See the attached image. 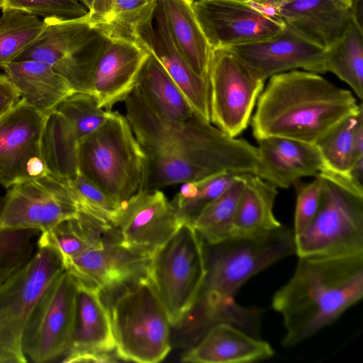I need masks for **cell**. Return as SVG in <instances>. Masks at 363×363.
Wrapping results in <instances>:
<instances>
[{"instance_id":"1","label":"cell","mask_w":363,"mask_h":363,"mask_svg":"<svg viewBox=\"0 0 363 363\" xmlns=\"http://www.w3.org/2000/svg\"><path fill=\"white\" fill-rule=\"evenodd\" d=\"M127 118L147 158L144 189L223 173L257 174V146L232 137L194 113L182 121L160 116L135 87L123 100Z\"/></svg>"},{"instance_id":"2","label":"cell","mask_w":363,"mask_h":363,"mask_svg":"<svg viewBox=\"0 0 363 363\" xmlns=\"http://www.w3.org/2000/svg\"><path fill=\"white\" fill-rule=\"evenodd\" d=\"M363 297V254L301 257L272 306L286 330L282 345L291 348L337 320Z\"/></svg>"},{"instance_id":"3","label":"cell","mask_w":363,"mask_h":363,"mask_svg":"<svg viewBox=\"0 0 363 363\" xmlns=\"http://www.w3.org/2000/svg\"><path fill=\"white\" fill-rule=\"evenodd\" d=\"M256 104L250 122L257 140L280 137L313 145L362 108L350 91L296 69L271 77Z\"/></svg>"},{"instance_id":"4","label":"cell","mask_w":363,"mask_h":363,"mask_svg":"<svg viewBox=\"0 0 363 363\" xmlns=\"http://www.w3.org/2000/svg\"><path fill=\"white\" fill-rule=\"evenodd\" d=\"M294 254L293 229L283 225L255 237L205 243L206 276L196 302L202 324L208 329L228 323L259 337L260 312L239 305L235 296L253 276Z\"/></svg>"},{"instance_id":"5","label":"cell","mask_w":363,"mask_h":363,"mask_svg":"<svg viewBox=\"0 0 363 363\" xmlns=\"http://www.w3.org/2000/svg\"><path fill=\"white\" fill-rule=\"evenodd\" d=\"M79 173L118 205L144 189L147 158L125 118L109 111L78 147Z\"/></svg>"},{"instance_id":"6","label":"cell","mask_w":363,"mask_h":363,"mask_svg":"<svg viewBox=\"0 0 363 363\" xmlns=\"http://www.w3.org/2000/svg\"><path fill=\"white\" fill-rule=\"evenodd\" d=\"M145 275L171 325H178L196 304L206 276L205 243L190 223L151 255Z\"/></svg>"},{"instance_id":"7","label":"cell","mask_w":363,"mask_h":363,"mask_svg":"<svg viewBox=\"0 0 363 363\" xmlns=\"http://www.w3.org/2000/svg\"><path fill=\"white\" fill-rule=\"evenodd\" d=\"M111 318L121 359L157 363L169 354L171 324L146 275L131 281L116 298Z\"/></svg>"},{"instance_id":"8","label":"cell","mask_w":363,"mask_h":363,"mask_svg":"<svg viewBox=\"0 0 363 363\" xmlns=\"http://www.w3.org/2000/svg\"><path fill=\"white\" fill-rule=\"evenodd\" d=\"M37 250L22 268L0 284V363H26L23 339L40 298L65 270L50 245L37 242Z\"/></svg>"},{"instance_id":"9","label":"cell","mask_w":363,"mask_h":363,"mask_svg":"<svg viewBox=\"0 0 363 363\" xmlns=\"http://www.w3.org/2000/svg\"><path fill=\"white\" fill-rule=\"evenodd\" d=\"M317 212L299 235L295 254L339 257L363 254V195L327 176Z\"/></svg>"},{"instance_id":"10","label":"cell","mask_w":363,"mask_h":363,"mask_svg":"<svg viewBox=\"0 0 363 363\" xmlns=\"http://www.w3.org/2000/svg\"><path fill=\"white\" fill-rule=\"evenodd\" d=\"M108 113L91 94L75 92L46 116L42 146L49 174L64 180L79 174V143L105 122Z\"/></svg>"},{"instance_id":"11","label":"cell","mask_w":363,"mask_h":363,"mask_svg":"<svg viewBox=\"0 0 363 363\" xmlns=\"http://www.w3.org/2000/svg\"><path fill=\"white\" fill-rule=\"evenodd\" d=\"M208 80L210 121L235 138L247 128L264 82L226 48L212 50Z\"/></svg>"},{"instance_id":"12","label":"cell","mask_w":363,"mask_h":363,"mask_svg":"<svg viewBox=\"0 0 363 363\" xmlns=\"http://www.w3.org/2000/svg\"><path fill=\"white\" fill-rule=\"evenodd\" d=\"M76 292L74 279L65 270L43 294L23 339L28 361L46 363L66 354L74 329Z\"/></svg>"},{"instance_id":"13","label":"cell","mask_w":363,"mask_h":363,"mask_svg":"<svg viewBox=\"0 0 363 363\" xmlns=\"http://www.w3.org/2000/svg\"><path fill=\"white\" fill-rule=\"evenodd\" d=\"M192 6L212 50L267 39L285 26L272 9L252 0H198Z\"/></svg>"},{"instance_id":"14","label":"cell","mask_w":363,"mask_h":363,"mask_svg":"<svg viewBox=\"0 0 363 363\" xmlns=\"http://www.w3.org/2000/svg\"><path fill=\"white\" fill-rule=\"evenodd\" d=\"M77 213L67 180L48 174L11 186L5 196L0 229L45 233Z\"/></svg>"},{"instance_id":"15","label":"cell","mask_w":363,"mask_h":363,"mask_svg":"<svg viewBox=\"0 0 363 363\" xmlns=\"http://www.w3.org/2000/svg\"><path fill=\"white\" fill-rule=\"evenodd\" d=\"M45 119L21 99L0 119V184L4 188L49 174L42 146Z\"/></svg>"},{"instance_id":"16","label":"cell","mask_w":363,"mask_h":363,"mask_svg":"<svg viewBox=\"0 0 363 363\" xmlns=\"http://www.w3.org/2000/svg\"><path fill=\"white\" fill-rule=\"evenodd\" d=\"M226 49L264 82L274 75L298 68L318 74L326 72L325 49L286 23L272 37Z\"/></svg>"},{"instance_id":"17","label":"cell","mask_w":363,"mask_h":363,"mask_svg":"<svg viewBox=\"0 0 363 363\" xmlns=\"http://www.w3.org/2000/svg\"><path fill=\"white\" fill-rule=\"evenodd\" d=\"M184 222L160 189H143L121 205L114 230L121 244L151 255Z\"/></svg>"},{"instance_id":"18","label":"cell","mask_w":363,"mask_h":363,"mask_svg":"<svg viewBox=\"0 0 363 363\" xmlns=\"http://www.w3.org/2000/svg\"><path fill=\"white\" fill-rule=\"evenodd\" d=\"M150 257L123 246L112 228L100 246L65 261L64 266L74 279L106 291L145 275Z\"/></svg>"},{"instance_id":"19","label":"cell","mask_w":363,"mask_h":363,"mask_svg":"<svg viewBox=\"0 0 363 363\" xmlns=\"http://www.w3.org/2000/svg\"><path fill=\"white\" fill-rule=\"evenodd\" d=\"M135 43L150 52L182 91L194 111L210 121L209 80L196 74L177 49L160 0L151 17L136 30Z\"/></svg>"},{"instance_id":"20","label":"cell","mask_w":363,"mask_h":363,"mask_svg":"<svg viewBox=\"0 0 363 363\" xmlns=\"http://www.w3.org/2000/svg\"><path fill=\"white\" fill-rule=\"evenodd\" d=\"M148 55L136 43L108 38L89 72L84 93L93 96L100 108L111 111L133 89Z\"/></svg>"},{"instance_id":"21","label":"cell","mask_w":363,"mask_h":363,"mask_svg":"<svg viewBox=\"0 0 363 363\" xmlns=\"http://www.w3.org/2000/svg\"><path fill=\"white\" fill-rule=\"evenodd\" d=\"M257 141L256 174L277 188H289L304 177H316L325 167L316 145L280 137Z\"/></svg>"},{"instance_id":"22","label":"cell","mask_w":363,"mask_h":363,"mask_svg":"<svg viewBox=\"0 0 363 363\" xmlns=\"http://www.w3.org/2000/svg\"><path fill=\"white\" fill-rule=\"evenodd\" d=\"M74 278V277H73ZM75 318L71 344L62 362H73L85 353H111L116 344L111 313L101 290L76 279Z\"/></svg>"},{"instance_id":"23","label":"cell","mask_w":363,"mask_h":363,"mask_svg":"<svg viewBox=\"0 0 363 363\" xmlns=\"http://www.w3.org/2000/svg\"><path fill=\"white\" fill-rule=\"evenodd\" d=\"M272 347L238 326L218 323L209 328L201 340L182 356L184 362L250 363L271 358Z\"/></svg>"},{"instance_id":"24","label":"cell","mask_w":363,"mask_h":363,"mask_svg":"<svg viewBox=\"0 0 363 363\" xmlns=\"http://www.w3.org/2000/svg\"><path fill=\"white\" fill-rule=\"evenodd\" d=\"M272 8L284 23L325 49L352 21L349 6L340 0H290Z\"/></svg>"},{"instance_id":"25","label":"cell","mask_w":363,"mask_h":363,"mask_svg":"<svg viewBox=\"0 0 363 363\" xmlns=\"http://www.w3.org/2000/svg\"><path fill=\"white\" fill-rule=\"evenodd\" d=\"M2 69L18 89L21 99L45 116L76 92L66 79L42 62L13 61Z\"/></svg>"},{"instance_id":"26","label":"cell","mask_w":363,"mask_h":363,"mask_svg":"<svg viewBox=\"0 0 363 363\" xmlns=\"http://www.w3.org/2000/svg\"><path fill=\"white\" fill-rule=\"evenodd\" d=\"M170 35L182 57L200 77L208 78L212 48L190 0H160Z\"/></svg>"},{"instance_id":"27","label":"cell","mask_w":363,"mask_h":363,"mask_svg":"<svg viewBox=\"0 0 363 363\" xmlns=\"http://www.w3.org/2000/svg\"><path fill=\"white\" fill-rule=\"evenodd\" d=\"M277 194L274 185L257 174H247L230 237H255L280 228L273 211Z\"/></svg>"},{"instance_id":"28","label":"cell","mask_w":363,"mask_h":363,"mask_svg":"<svg viewBox=\"0 0 363 363\" xmlns=\"http://www.w3.org/2000/svg\"><path fill=\"white\" fill-rule=\"evenodd\" d=\"M148 52L138 75L135 87L162 118L171 121L190 118L195 112L185 96L159 60Z\"/></svg>"},{"instance_id":"29","label":"cell","mask_w":363,"mask_h":363,"mask_svg":"<svg viewBox=\"0 0 363 363\" xmlns=\"http://www.w3.org/2000/svg\"><path fill=\"white\" fill-rule=\"evenodd\" d=\"M112 228L96 218L78 211L77 216L61 222L49 231L40 233L37 242L56 250L64 264L87 250L100 246Z\"/></svg>"},{"instance_id":"30","label":"cell","mask_w":363,"mask_h":363,"mask_svg":"<svg viewBox=\"0 0 363 363\" xmlns=\"http://www.w3.org/2000/svg\"><path fill=\"white\" fill-rule=\"evenodd\" d=\"M326 72L347 83L360 99L363 96V31L352 21L343 34L325 49Z\"/></svg>"},{"instance_id":"31","label":"cell","mask_w":363,"mask_h":363,"mask_svg":"<svg viewBox=\"0 0 363 363\" xmlns=\"http://www.w3.org/2000/svg\"><path fill=\"white\" fill-rule=\"evenodd\" d=\"M246 174H238L231 185L190 223L205 243L215 244L230 238Z\"/></svg>"},{"instance_id":"32","label":"cell","mask_w":363,"mask_h":363,"mask_svg":"<svg viewBox=\"0 0 363 363\" xmlns=\"http://www.w3.org/2000/svg\"><path fill=\"white\" fill-rule=\"evenodd\" d=\"M45 22L18 9L2 11L0 16V68L13 62L41 33Z\"/></svg>"},{"instance_id":"33","label":"cell","mask_w":363,"mask_h":363,"mask_svg":"<svg viewBox=\"0 0 363 363\" xmlns=\"http://www.w3.org/2000/svg\"><path fill=\"white\" fill-rule=\"evenodd\" d=\"M362 122V108L343 119L316 144L324 162L323 171L346 176L354 161V138Z\"/></svg>"},{"instance_id":"34","label":"cell","mask_w":363,"mask_h":363,"mask_svg":"<svg viewBox=\"0 0 363 363\" xmlns=\"http://www.w3.org/2000/svg\"><path fill=\"white\" fill-rule=\"evenodd\" d=\"M238 174L223 173L201 180L183 183L170 201L183 222L191 223L211 202L222 194Z\"/></svg>"},{"instance_id":"35","label":"cell","mask_w":363,"mask_h":363,"mask_svg":"<svg viewBox=\"0 0 363 363\" xmlns=\"http://www.w3.org/2000/svg\"><path fill=\"white\" fill-rule=\"evenodd\" d=\"M78 211L88 213L114 228L121 206L91 181L79 173L67 180Z\"/></svg>"},{"instance_id":"36","label":"cell","mask_w":363,"mask_h":363,"mask_svg":"<svg viewBox=\"0 0 363 363\" xmlns=\"http://www.w3.org/2000/svg\"><path fill=\"white\" fill-rule=\"evenodd\" d=\"M40 234L34 229H0V284L31 259Z\"/></svg>"},{"instance_id":"37","label":"cell","mask_w":363,"mask_h":363,"mask_svg":"<svg viewBox=\"0 0 363 363\" xmlns=\"http://www.w3.org/2000/svg\"><path fill=\"white\" fill-rule=\"evenodd\" d=\"M157 2L152 0L141 6L108 15L91 25L108 39L135 43L138 27L152 16Z\"/></svg>"},{"instance_id":"38","label":"cell","mask_w":363,"mask_h":363,"mask_svg":"<svg viewBox=\"0 0 363 363\" xmlns=\"http://www.w3.org/2000/svg\"><path fill=\"white\" fill-rule=\"evenodd\" d=\"M1 11L18 9L43 20L71 21L89 17L88 9L76 0H1Z\"/></svg>"},{"instance_id":"39","label":"cell","mask_w":363,"mask_h":363,"mask_svg":"<svg viewBox=\"0 0 363 363\" xmlns=\"http://www.w3.org/2000/svg\"><path fill=\"white\" fill-rule=\"evenodd\" d=\"M296 191V202L293 232L294 237L301 234L314 218L320 200L323 178L318 174L308 183L294 184Z\"/></svg>"},{"instance_id":"40","label":"cell","mask_w":363,"mask_h":363,"mask_svg":"<svg viewBox=\"0 0 363 363\" xmlns=\"http://www.w3.org/2000/svg\"><path fill=\"white\" fill-rule=\"evenodd\" d=\"M21 101L18 89L5 74H0V119Z\"/></svg>"},{"instance_id":"41","label":"cell","mask_w":363,"mask_h":363,"mask_svg":"<svg viewBox=\"0 0 363 363\" xmlns=\"http://www.w3.org/2000/svg\"><path fill=\"white\" fill-rule=\"evenodd\" d=\"M151 1L152 0H114L111 10L106 16L141 6Z\"/></svg>"},{"instance_id":"42","label":"cell","mask_w":363,"mask_h":363,"mask_svg":"<svg viewBox=\"0 0 363 363\" xmlns=\"http://www.w3.org/2000/svg\"><path fill=\"white\" fill-rule=\"evenodd\" d=\"M363 0H350L349 9L351 14L352 21L363 31L362 17H363Z\"/></svg>"},{"instance_id":"43","label":"cell","mask_w":363,"mask_h":363,"mask_svg":"<svg viewBox=\"0 0 363 363\" xmlns=\"http://www.w3.org/2000/svg\"><path fill=\"white\" fill-rule=\"evenodd\" d=\"M361 157H363V122L358 125L354 138V160Z\"/></svg>"},{"instance_id":"44","label":"cell","mask_w":363,"mask_h":363,"mask_svg":"<svg viewBox=\"0 0 363 363\" xmlns=\"http://www.w3.org/2000/svg\"><path fill=\"white\" fill-rule=\"evenodd\" d=\"M256 1H258V2H260V3L266 4L269 5L270 7L272 8L273 6L277 4L288 1H290V0H256ZM340 1L344 2L345 4H346L349 6V5H350V0H340Z\"/></svg>"},{"instance_id":"45","label":"cell","mask_w":363,"mask_h":363,"mask_svg":"<svg viewBox=\"0 0 363 363\" xmlns=\"http://www.w3.org/2000/svg\"><path fill=\"white\" fill-rule=\"evenodd\" d=\"M5 203V196L0 197V218Z\"/></svg>"},{"instance_id":"46","label":"cell","mask_w":363,"mask_h":363,"mask_svg":"<svg viewBox=\"0 0 363 363\" xmlns=\"http://www.w3.org/2000/svg\"><path fill=\"white\" fill-rule=\"evenodd\" d=\"M1 7H2V3H1V0H0V9L1 10Z\"/></svg>"},{"instance_id":"47","label":"cell","mask_w":363,"mask_h":363,"mask_svg":"<svg viewBox=\"0 0 363 363\" xmlns=\"http://www.w3.org/2000/svg\"><path fill=\"white\" fill-rule=\"evenodd\" d=\"M192 3L194 2V1H196L198 0H190Z\"/></svg>"},{"instance_id":"48","label":"cell","mask_w":363,"mask_h":363,"mask_svg":"<svg viewBox=\"0 0 363 363\" xmlns=\"http://www.w3.org/2000/svg\"><path fill=\"white\" fill-rule=\"evenodd\" d=\"M76 1H80V0H76ZM80 2H81V1H80Z\"/></svg>"}]
</instances>
